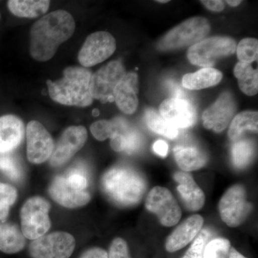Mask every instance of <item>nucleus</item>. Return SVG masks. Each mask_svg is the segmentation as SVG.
I'll use <instances>...</instances> for the list:
<instances>
[{
	"label": "nucleus",
	"mask_w": 258,
	"mask_h": 258,
	"mask_svg": "<svg viewBox=\"0 0 258 258\" xmlns=\"http://www.w3.org/2000/svg\"><path fill=\"white\" fill-rule=\"evenodd\" d=\"M210 237L211 232L208 229L200 231L182 258H204L205 245L210 240Z\"/></svg>",
	"instance_id": "nucleus-34"
},
{
	"label": "nucleus",
	"mask_w": 258,
	"mask_h": 258,
	"mask_svg": "<svg viewBox=\"0 0 258 258\" xmlns=\"http://www.w3.org/2000/svg\"><path fill=\"white\" fill-rule=\"evenodd\" d=\"M153 149L158 155L161 157H166L169 151V147L165 142L162 140H158L153 145Z\"/></svg>",
	"instance_id": "nucleus-41"
},
{
	"label": "nucleus",
	"mask_w": 258,
	"mask_h": 258,
	"mask_svg": "<svg viewBox=\"0 0 258 258\" xmlns=\"http://www.w3.org/2000/svg\"><path fill=\"white\" fill-rule=\"evenodd\" d=\"M174 155L176 164L184 172L198 170L208 162L206 154L191 146H176L174 148Z\"/></svg>",
	"instance_id": "nucleus-22"
},
{
	"label": "nucleus",
	"mask_w": 258,
	"mask_h": 258,
	"mask_svg": "<svg viewBox=\"0 0 258 258\" xmlns=\"http://www.w3.org/2000/svg\"><path fill=\"white\" fill-rule=\"evenodd\" d=\"M92 76L84 68H67L62 79L54 82L47 81L49 95L54 101L66 106H90L93 101L91 92Z\"/></svg>",
	"instance_id": "nucleus-3"
},
{
	"label": "nucleus",
	"mask_w": 258,
	"mask_h": 258,
	"mask_svg": "<svg viewBox=\"0 0 258 258\" xmlns=\"http://www.w3.org/2000/svg\"><path fill=\"white\" fill-rule=\"evenodd\" d=\"M87 138V131L82 125H74L66 129L51 156V166L58 167L67 163L82 149Z\"/></svg>",
	"instance_id": "nucleus-13"
},
{
	"label": "nucleus",
	"mask_w": 258,
	"mask_h": 258,
	"mask_svg": "<svg viewBox=\"0 0 258 258\" xmlns=\"http://www.w3.org/2000/svg\"><path fill=\"white\" fill-rule=\"evenodd\" d=\"M159 114L178 130L192 126L198 118L196 108L191 101L173 98L161 103Z\"/></svg>",
	"instance_id": "nucleus-15"
},
{
	"label": "nucleus",
	"mask_w": 258,
	"mask_h": 258,
	"mask_svg": "<svg viewBox=\"0 0 258 258\" xmlns=\"http://www.w3.org/2000/svg\"><path fill=\"white\" fill-rule=\"evenodd\" d=\"M237 57L240 62L250 64L257 60L258 42L255 38H244L239 42L237 48Z\"/></svg>",
	"instance_id": "nucleus-33"
},
{
	"label": "nucleus",
	"mask_w": 258,
	"mask_h": 258,
	"mask_svg": "<svg viewBox=\"0 0 258 258\" xmlns=\"http://www.w3.org/2000/svg\"><path fill=\"white\" fill-rule=\"evenodd\" d=\"M138 76L131 72L125 75L114 90L113 97L120 111L126 114H132L137 111L139 104Z\"/></svg>",
	"instance_id": "nucleus-18"
},
{
	"label": "nucleus",
	"mask_w": 258,
	"mask_h": 258,
	"mask_svg": "<svg viewBox=\"0 0 258 258\" xmlns=\"http://www.w3.org/2000/svg\"><path fill=\"white\" fill-rule=\"evenodd\" d=\"M0 171L13 181H19L23 178L21 165L11 153L0 154Z\"/></svg>",
	"instance_id": "nucleus-32"
},
{
	"label": "nucleus",
	"mask_w": 258,
	"mask_h": 258,
	"mask_svg": "<svg viewBox=\"0 0 258 258\" xmlns=\"http://www.w3.org/2000/svg\"><path fill=\"white\" fill-rule=\"evenodd\" d=\"M27 157L30 162L39 164L45 162L54 151L53 139L44 125L32 120L27 125Z\"/></svg>",
	"instance_id": "nucleus-12"
},
{
	"label": "nucleus",
	"mask_w": 258,
	"mask_h": 258,
	"mask_svg": "<svg viewBox=\"0 0 258 258\" xmlns=\"http://www.w3.org/2000/svg\"><path fill=\"white\" fill-rule=\"evenodd\" d=\"M23 122L18 117L7 115L0 117V154H9L23 142Z\"/></svg>",
	"instance_id": "nucleus-19"
},
{
	"label": "nucleus",
	"mask_w": 258,
	"mask_h": 258,
	"mask_svg": "<svg viewBox=\"0 0 258 258\" xmlns=\"http://www.w3.org/2000/svg\"><path fill=\"white\" fill-rule=\"evenodd\" d=\"M210 30V23L202 17L190 18L168 32L158 42L159 50H175L195 45L204 40Z\"/></svg>",
	"instance_id": "nucleus-4"
},
{
	"label": "nucleus",
	"mask_w": 258,
	"mask_h": 258,
	"mask_svg": "<svg viewBox=\"0 0 258 258\" xmlns=\"http://www.w3.org/2000/svg\"><path fill=\"white\" fill-rule=\"evenodd\" d=\"M229 258H247L245 256L242 255V254L240 253L238 251L236 250L235 248L233 247H231L230 251V255Z\"/></svg>",
	"instance_id": "nucleus-42"
},
{
	"label": "nucleus",
	"mask_w": 258,
	"mask_h": 258,
	"mask_svg": "<svg viewBox=\"0 0 258 258\" xmlns=\"http://www.w3.org/2000/svg\"><path fill=\"white\" fill-rule=\"evenodd\" d=\"M93 115H99V111H98V110H97V109L94 110V111H93Z\"/></svg>",
	"instance_id": "nucleus-44"
},
{
	"label": "nucleus",
	"mask_w": 258,
	"mask_h": 258,
	"mask_svg": "<svg viewBox=\"0 0 258 258\" xmlns=\"http://www.w3.org/2000/svg\"><path fill=\"white\" fill-rule=\"evenodd\" d=\"M50 204L41 197H33L27 200L20 211L21 231L29 240H36L50 230L49 217Z\"/></svg>",
	"instance_id": "nucleus-5"
},
{
	"label": "nucleus",
	"mask_w": 258,
	"mask_h": 258,
	"mask_svg": "<svg viewBox=\"0 0 258 258\" xmlns=\"http://www.w3.org/2000/svg\"><path fill=\"white\" fill-rule=\"evenodd\" d=\"M75 247L74 236L66 232H55L32 241L29 252L32 258H69Z\"/></svg>",
	"instance_id": "nucleus-8"
},
{
	"label": "nucleus",
	"mask_w": 258,
	"mask_h": 258,
	"mask_svg": "<svg viewBox=\"0 0 258 258\" xmlns=\"http://www.w3.org/2000/svg\"><path fill=\"white\" fill-rule=\"evenodd\" d=\"M158 3H168V0H166V1H164V0H162V1H160V0H159V1H157Z\"/></svg>",
	"instance_id": "nucleus-45"
},
{
	"label": "nucleus",
	"mask_w": 258,
	"mask_h": 258,
	"mask_svg": "<svg viewBox=\"0 0 258 258\" xmlns=\"http://www.w3.org/2000/svg\"><path fill=\"white\" fill-rule=\"evenodd\" d=\"M166 83L172 95L173 98L186 100V93L177 83L173 81H167Z\"/></svg>",
	"instance_id": "nucleus-38"
},
{
	"label": "nucleus",
	"mask_w": 258,
	"mask_h": 258,
	"mask_svg": "<svg viewBox=\"0 0 258 258\" xmlns=\"http://www.w3.org/2000/svg\"><path fill=\"white\" fill-rule=\"evenodd\" d=\"M116 49V42L111 34L104 31L94 32L87 37L79 53L80 63L91 67L111 57Z\"/></svg>",
	"instance_id": "nucleus-11"
},
{
	"label": "nucleus",
	"mask_w": 258,
	"mask_h": 258,
	"mask_svg": "<svg viewBox=\"0 0 258 258\" xmlns=\"http://www.w3.org/2000/svg\"><path fill=\"white\" fill-rule=\"evenodd\" d=\"M236 42L229 37H212L190 47L188 60L191 64L203 68H211L218 59L233 55Z\"/></svg>",
	"instance_id": "nucleus-6"
},
{
	"label": "nucleus",
	"mask_w": 258,
	"mask_h": 258,
	"mask_svg": "<svg viewBox=\"0 0 258 258\" xmlns=\"http://www.w3.org/2000/svg\"><path fill=\"white\" fill-rule=\"evenodd\" d=\"M69 184L76 189L86 191L88 186V176L86 171L81 168H76L70 171L69 174L66 176Z\"/></svg>",
	"instance_id": "nucleus-36"
},
{
	"label": "nucleus",
	"mask_w": 258,
	"mask_h": 258,
	"mask_svg": "<svg viewBox=\"0 0 258 258\" xmlns=\"http://www.w3.org/2000/svg\"><path fill=\"white\" fill-rule=\"evenodd\" d=\"M108 258H132L128 246L125 240L116 237L112 241L108 249Z\"/></svg>",
	"instance_id": "nucleus-37"
},
{
	"label": "nucleus",
	"mask_w": 258,
	"mask_h": 258,
	"mask_svg": "<svg viewBox=\"0 0 258 258\" xmlns=\"http://www.w3.org/2000/svg\"><path fill=\"white\" fill-rule=\"evenodd\" d=\"M253 154V146L249 141H237L232 147V162L236 167L243 169L248 165Z\"/></svg>",
	"instance_id": "nucleus-29"
},
{
	"label": "nucleus",
	"mask_w": 258,
	"mask_h": 258,
	"mask_svg": "<svg viewBox=\"0 0 258 258\" xmlns=\"http://www.w3.org/2000/svg\"><path fill=\"white\" fill-rule=\"evenodd\" d=\"M145 121L152 132L170 139H176L179 130L171 125L167 120L154 109L149 108L145 112Z\"/></svg>",
	"instance_id": "nucleus-28"
},
{
	"label": "nucleus",
	"mask_w": 258,
	"mask_h": 258,
	"mask_svg": "<svg viewBox=\"0 0 258 258\" xmlns=\"http://www.w3.org/2000/svg\"><path fill=\"white\" fill-rule=\"evenodd\" d=\"M203 224L204 219L201 215H194L188 217L168 236L165 242L166 250L175 252L184 248L196 238L203 228Z\"/></svg>",
	"instance_id": "nucleus-17"
},
{
	"label": "nucleus",
	"mask_w": 258,
	"mask_h": 258,
	"mask_svg": "<svg viewBox=\"0 0 258 258\" xmlns=\"http://www.w3.org/2000/svg\"><path fill=\"white\" fill-rule=\"evenodd\" d=\"M18 198L14 186L0 182V221L4 222L9 215L10 209Z\"/></svg>",
	"instance_id": "nucleus-30"
},
{
	"label": "nucleus",
	"mask_w": 258,
	"mask_h": 258,
	"mask_svg": "<svg viewBox=\"0 0 258 258\" xmlns=\"http://www.w3.org/2000/svg\"><path fill=\"white\" fill-rule=\"evenodd\" d=\"M126 74L123 64L119 60L112 61L92 76L91 92L93 99L101 103L114 101L113 93L118 83Z\"/></svg>",
	"instance_id": "nucleus-10"
},
{
	"label": "nucleus",
	"mask_w": 258,
	"mask_h": 258,
	"mask_svg": "<svg viewBox=\"0 0 258 258\" xmlns=\"http://www.w3.org/2000/svg\"><path fill=\"white\" fill-rule=\"evenodd\" d=\"M178 183L177 191L185 207L189 211H198L205 203V193L197 184L192 176L184 171H178L174 174Z\"/></svg>",
	"instance_id": "nucleus-20"
},
{
	"label": "nucleus",
	"mask_w": 258,
	"mask_h": 258,
	"mask_svg": "<svg viewBox=\"0 0 258 258\" xmlns=\"http://www.w3.org/2000/svg\"><path fill=\"white\" fill-rule=\"evenodd\" d=\"M237 106L230 92H224L217 101L205 110L203 115V125L216 133L223 132L235 115Z\"/></svg>",
	"instance_id": "nucleus-14"
},
{
	"label": "nucleus",
	"mask_w": 258,
	"mask_h": 258,
	"mask_svg": "<svg viewBox=\"0 0 258 258\" xmlns=\"http://www.w3.org/2000/svg\"><path fill=\"white\" fill-rule=\"evenodd\" d=\"M26 241L22 231L16 225L0 224V251L15 254L23 250Z\"/></svg>",
	"instance_id": "nucleus-24"
},
{
	"label": "nucleus",
	"mask_w": 258,
	"mask_h": 258,
	"mask_svg": "<svg viewBox=\"0 0 258 258\" xmlns=\"http://www.w3.org/2000/svg\"><path fill=\"white\" fill-rule=\"evenodd\" d=\"M49 194L55 203L70 209L85 206L91 199L88 191L75 189L63 176L54 178L49 187Z\"/></svg>",
	"instance_id": "nucleus-16"
},
{
	"label": "nucleus",
	"mask_w": 258,
	"mask_h": 258,
	"mask_svg": "<svg viewBox=\"0 0 258 258\" xmlns=\"http://www.w3.org/2000/svg\"><path fill=\"white\" fill-rule=\"evenodd\" d=\"M222 79V73L218 70L203 68L194 74L185 75L182 79V86L186 89L201 90L218 84Z\"/></svg>",
	"instance_id": "nucleus-23"
},
{
	"label": "nucleus",
	"mask_w": 258,
	"mask_h": 258,
	"mask_svg": "<svg viewBox=\"0 0 258 258\" xmlns=\"http://www.w3.org/2000/svg\"><path fill=\"white\" fill-rule=\"evenodd\" d=\"M145 208L155 214L164 227H173L179 222L181 210L179 204L169 189L155 186L148 194Z\"/></svg>",
	"instance_id": "nucleus-9"
},
{
	"label": "nucleus",
	"mask_w": 258,
	"mask_h": 258,
	"mask_svg": "<svg viewBox=\"0 0 258 258\" xmlns=\"http://www.w3.org/2000/svg\"><path fill=\"white\" fill-rule=\"evenodd\" d=\"M102 189L107 197L118 206L137 205L143 198L147 183L139 173L126 166H115L105 173Z\"/></svg>",
	"instance_id": "nucleus-2"
},
{
	"label": "nucleus",
	"mask_w": 258,
	"mask_h": 258,
	"mask_svg": "<svg viewBox=\"0 0 258 258\" xmlns=\"http://www.w3.org/2000/svg\"><path fill=\"white\" fill-rule=\"evenodd\" d=\"M80 258H108V252L101 247H93L83 252Z\"/></svg>",
	"instance_id": "nucleus-39"
},
{
	"label": "nucleus",
	"mask_w": 258,
	"mask_h": 258,
	"mask_svg": "<svg viewBox=\"0 0 258 258\" xmlns=\"http://www.w3.org/2000/svg\"><path fill=\"white\" fill-rule=\"evenodd\" d=\"M115 131V125L113 121L100 120L93 123L91 126V134L97 140L103 141L111 138Z\"/></svg>",
	"instance_id": "nucleus-35"
},
{
	"label": "nucleus",
	"mask_w": 258,
	"mask_h": 258,
	"mask_svg": "<svg viewBox=\"0 0 258 258\" xmlns=\"http://www.w3.org/2000/svg\"><path fill=\"white\" fill-rule=\"evenodd\" d=\"M258 113L257 111H246L236 115L228 131L229 138L237 141L246 131L257 132Z\"/></svg>",
	"instance_id": "nucleus-27"
},
{
	"label": "nucleus",
	"mask_w": 258,
	"mask_h": 258,
	"mask_svg": "<svg viewBox=\"0 0 258 258\" xmlns=\"http://www.w3.org/2000/svg\"><path fill=\"white\" fill-rule=\"evenodd\" d=\"M242 1H238V0H227V3L231 7H237L238 6Z\"/></svg>",
	"instance_id": "nucleus-43"
},
{
	"label": "nucleus",
	"mask_w": 258,
	"mask_h": 258,
	"mask_svg": "<svg viewBox=\"0 0 258 258\" xmlns=\"http://www.w3.org/2000/svg\"><path fill=\"white\" fill-rule=\"evenodd\" d=\"M50 1H27V0H10L8 6L10 11L19 18H35L45 14L50 7Z\"/></svg>",
	"instance_id": "nucleus-25"
},
{
	"label": "nucleus",
	"mask_w": 258,
	"mask_h": 258,
	"mask_svg": "<svg viewBox=\"0 0 258 258\" xmlns=\"http://www.w3.org/2000/svg\"><path fill=\"white\" fill-rule=\"evenodd\" d=\"M231 247L230 240L227 239H213L205 245L204 258H229Z\"/></svg>",
	"instance_id": "nucleus-31"
},
{
	"label": "nucleus",
	"mask_w": 258,
	"mask_h": 258,
	"mask_svg": "<svg viewBox=\"0 0 258 258\" xmlns=\"http://www.w3.org/2000/svg\"><path fill=\"white\" fill-rule=\"evenodd\" d=\"M252 210L247 202V193L242 185L231 186L219 203V212L222 221L230 227H238L245 221Z\"/></svg>",
	"instance_id": "nucleus-7"
},
{
	"label": "nucleus",
	"mask_w": 258,
	"mask_h": 258,
	"mask_svg": "<svg viewBox=\"0 0 258 258\" xmlns=\"http://www.w3.org/2000/svg\"><path fill=\"white\" fill-rule=\"evenodd\" d=\"M115 131L111 138V147L117 152L133 154L141 146V137L137 131L129 128L124 120H113Z\"/></svg>",
	"instance_id": "nucleus-21"
},
{
	"label": "nucleus",
	"mask_w": 258,
	"mask_h": 258,
	"mask_svg": "<svg viewBox=\"0 0 258 258\" xmlns=\"http://www.w3.org/2000/svg\"><path fill=\"white\" fill-rule=\"evenodd\" d=\"M75 29L74 19L67 11L56 10L45 15L30 30V55L40 62L50 60L58 47L72 37Z\"/></svg>",
	"instance_id": "nucleus-1"
},
{
	"label": "nucleus",
	"mask_w": 258,
	"mask_h": 258,
	"mask_svg": "<svg viewBox=\"0 0 258 258\" xmlns=\"http://www.w3.org/2000/svg\"><path fill=\"white\" fill-rule=\"evenodd\" d=\"M234 74L238 80L239 87L247 96H254L258 91L257 70L252 69L250 64L239 62L236 64Z\"/></svg>",
	"instance_id": "nucleus-26"
},
{
	"label": "nucleus",
	"mask_w": 258,
	"mask_h": 258,
	"mask_svg": "<svg viewBox=\"0 0 258 258\" xmlns=\"http://www.w3.org/2000/svg\"><path fill=\"white\" fill-rule=\"evenodd\" d=\"M208 10L214 12H221L225 8V3L220 0H210V1H201Z\"/></svg>",
	"instance_id": "nucleus-40"
}]
</instances>
